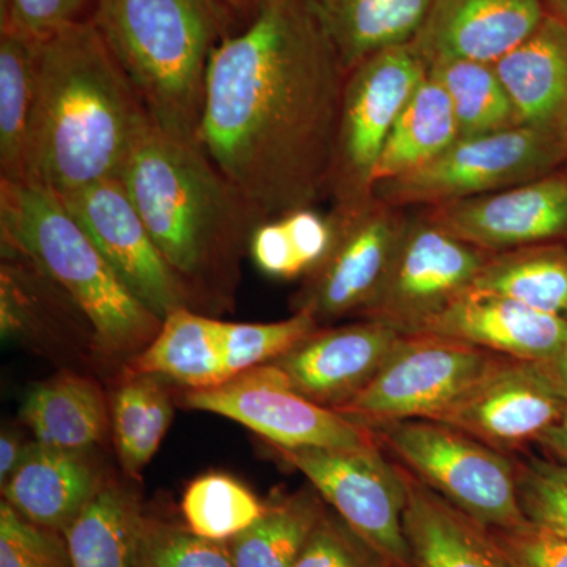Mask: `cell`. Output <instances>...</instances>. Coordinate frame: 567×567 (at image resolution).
I'll use <instances>...</instances> for the list:
<instances>
[{
    "label": "cell",
    "instance_id": "obj_22",
    "mask_svg": "<svg viewBox=\"0 0 567 567\" xmlns=\"http://www.w3.org/2000/svg\"><path fill=\"white\" fill-rule=\"evenodd\" d=\"M522 125L566 133L567 25L548 13L527 40L494 63Z\"/></svg>",
    "mask_w": 567,
    "mask_h": 567
},
{
    "label": "cell",
    "instance_id": "obj_14",
    "mask_svg": "<svg viewBox=\"0 0 567 567\" xmlns=\"http://www.w3.org/2000/svg\"><path fill=\"white\" fill-rule=\"evenodd\" d=\"M331 215L336 235L330 252L295 297V311L322 320L360 315L393 264L410 212L372 199L350 215Z\"/></svg>",
    "mask_w": 567,
    "mask_h": 567
},
{
    "label": "cell",
    "instance_id": "obj_16",
    "mask_svg": "<svg viewBox=\"0 0 567 567\" xmlns=\"http://www.w3.org/2000/svg\"><path fill=\"white\" fill-rule=\"evenodd\" d=\"M458 240L496 254L567 238V167L499 192L421 208Z\"/></svg>",
    "mask_w": 567,
    "mask_h": 567
},
{
    "label": "cell",
    "instance_id": "obj_13",
    "mask_svg": "<svg viewBox=\"0 0 567 567\" xmlns=\"http://www.w3.org/2000/svg\"><path fill=\"white\" fill-rule=\"evenodd\" d=\"M566 409L567 383L554 364L496 354L456 404L434 421L509 454L536 443Z\"/></svg>",
    "mask_w": 567,
    "mask_h": 567
},
{
    "label": "cell",
    "instance_id": "obj_20",
    "mask_svg": "<svg viewBox=\"0 0 567 567\" xmlns=\"http://www.w3.org/2000/svg\"><path fill=\"white\" fill-rule=\"evenodd\" d=\"M404 533L413 567H514L494 529L406 472Z\"/></svg>",
    "mask_w": 567,
    "mask_h": 567
},
{
    "label": "cell",
    "instance_id": "obj_17",
    "mask_svg": "<svg viewBox=\"0 0 567 567\" xmlns=\"http://www.w3.org/2000/svg\"><path fill=\"white\" fill-rule=\"evenodd\" d=\"M401 333L380 322L320 330L274 361L298 393L338 410L363 391L393 352Z\"/></svg>",
    "mask_w": 567,
    "mask_h": 567
},
{
    "label": "cell",
    "instance_id": "obj_25",
    "mask_svg": "<svg viewBox=\"0 0 567 567\" xmlns=\"http://www.w3.org/2000/svg\"><path fill=\"white\" fill-rule=\"evenodd\" d=\"M21 417L35 442L66 451L96 445L110 425L102 390L92 380L74 374L33 385L22 401Z\"/></svg>",
    "mask_w": 567,
    "mask_h": 567
},
{
    "label": "cell",
    "instance_id": "obj_42",
    "mask_svg": "<svg viewBox=\"0 0 567 567\" xmlns=\"http://www.w3.org/2000/svg\"><path fill=\"white\" fill-rule=\"evenodd\" d=\"M233 22L235 32L244 29L271 0H215Z\"/></svg>",
    "mask_w": 567,
    "mask_h": 567
},
{
    "label": "cell",
    "instance_id": "obj_24",
    "mask_svg": "<svg viewBox=\"0 0 567 567\" xmlns=\"http://www.w3.org/2000/svg\"><path fill=\"white\" fill-rule=\"evenodd\" d=\"M349 73L388 48L415 40L434 0H309Z\"/></svg>",
    "mask_w": 567,
    "mask_h": 567
},
{
    "label": "cell",
    "instance_id": "obj_31",
    "mask_svg": "<svg viewBox=\"0 0 567 567\" xmlns=\"http://www.w3.org/2000/svg\"><path fill=\"white\" fill-rule=\"evenodd\" d=\"M453 103L458 137L481 136L516 128V107L492 63L446 61L429 66Z\"/></svg>",
    "mask_w": 567,
    "mask_h": 567
},
{
    "label": "cell",
    "instance_id": "obj_18",
    "mask_svg": "<svg viewBox=\"0 0 567 567\" xmlns=\"http://www.w3.org/2000/svg\"><path fill=\"white\" fill-rule=\"evenodd\" d=\"M546 0H434L412 41L425 65L498 62L543 24Z\"/></svg>",
    "mask_w": 567,
    "mask_h": 567
},
{
    "label": "cell",
    "instance_id": "obj_11",
    "mask_svg": "<svg viewBox=\"0 0 567 567\" xmlns=\"http://www.w3.org/2000/svg\"><path fill=\"white\" fill-rule=\"evenodd\" d=\"M372 547L395 567H413L404 533L406 476L402 465L369 450L274 446Z\"/></svg>",
    "mask_w": 567,
    "mask_h": 567
},
{
    "label": "cell",
    "instance_id": "obj_2",
    "mask_svg": "<svg viewBox=\"0 0 567 567\" xmlns=\"http://www.w3.org/2000/svg\"><path fill=\"white\" fill-rule=\"evenodd\" d=\"M152 125L91 18L35 40L29 183L63 196L118 178Z\"/></svg>",
    "mask_w": 567,
    "mask_h": 567
},
{
    "label": "cell",
    "instance_id": "obj_8",
    "mask_svg": "<svg viewBox=\"0 0 567 567\" xmlns=\"http://www.w3.org/2000/svg\"><path fill=\"white\" fill-rule=\"evenodd\" d=\"M565 162V134L520 125L458 137L420 169L377 183L372 196L405 210L434 207L535 181Z\"/></svg>",
    "mask_w": 567,
    "mask_h": 567
},
{
    "label": "cell",
    "instance_id": "obj_33",
    "mask_svg": "<svg viewBox=\"0 0 567 567\" xmlns=\"http://www.w3.org/2000/svg\"><path fill=\"white\" fill-rule=\"evenodd\" d=\"M267 505L245 484L224 473L196 477L182 499L186 527L194 535L216 543H229L256 524Z\"/></svg>",
    "mask_w": 567,
    "mask_h": 567
},
{
    "label": "cell",
    "instance_id": "obj_5",
    "mask_svg": "<svg viewBox=\"0 0 567 567\" xmlns=\"http://www.w3.org/2000/svg\"><path fill=\"white\" fill-rule=\"evenodd\" d=\"M0 244L69 295L99 352H142L158 334L163 320L130 292L58 194L35 183L0 181Z\"/></svg>",
    "mask_w": 567,
    "mask_h": 567
},
{
    "label": "cell",
    "instance_id": "obj_6",
    "mask_svg": "<svg viewBox=\"0 0 567 567\" xmlns=\"http://www.w3.org/2000/svg\"><path fill=\"white\" fill-rule=\"evenodd\" d=\"M371 431L406 472L484 527L507 532L528 524L509 454L434 420L394 421Z\"/></svg>",
    "mask_w": 567,
    "mask_h": 567
},
{
    "label": "cell",
    "instance_id": "obj_23",
    "mask_svg": "<svg viewBox=\"0 0 567 567\" xmlns=\"http://www.w3.org/2000/svg\"><path fill=\"white\" fill-rule=\"evenodd\" d=\"M221 324L188 306L175 309L151 344L134 357L133 375L166 377L188 390L221 385L229 380Z\"/></svg>",
    "mask_w": 567,
    "mask_h": 567
},
{
    "label": "cell",
    "instance_id": "obj_7",
    "mask_svg": "<svg viewBox=\"0 0 567 567\" xmlns=\"http://www.w3.org/2000/svg\"><path fill=\"white\" fill-rule=\"evenodd\" d=\"M427 73L412 43L375 52L347 73L328 181L334 215H350L374 199L377 163Z\"/></svg>",
    "mask_w": 567,
    "mask_h": 567
},
{
    "label": "cell",
    "instance_id": "obj_29",
    "mask_svg": "<svg viewBox=\"0 0 567 567\" xmlns=\"http://www.w3.org/2000/svg\"><path fill=\"white\" fill-rule=\"evenodd\" d=\"M35 40L0 31V181H29Z\"/></svg>",
    "mask_w": 567,
    "mask_h": 567
},
{
    "label": "cell",
    "instance_id": "obj_30",
    "mask_svg": "<svg viewBox=\"0 0 567 567\" xmlns=\"http://www.w3.org/2000/svg\"><path fill=\"white\" fill-rule=\"evenodd\" d=\"M322 514L308 492L267 505L256 524L227 543L234 567H295Z\"/></svg>",
    "mask_w": 567,
    "mask_h": 567
},
{
    "label": "cell",
    "instance_id": "obj_32",
    "mask_svg": "<svg viewBox=\"0 0 567 567\" xmlns=\"http://www.w3.org/2000/svg\"><path fill=\"white\" fill-rule=\"evenodd\" d=\"M173 421V402L155 377L133 375L112 402V432L123 470L140 477Z\"/></svg>",
    "mask_w": 567,
    "mask_h": 567
},
{
    "label": "cell",
    "instance_id": "obj_4",
    "mask_svg": "<svg viewBox=\"0 0 567 567\" xmlns=\"http://www.w3.org/2000/svg\"><path fill=\"white\" fill-rule=\"evenodd\" d=\"M89 18L153 125L197 142L213 54L235 32L221 7L215 0H96Z\"/></svg>",
    "mask_w": 567,
    "mask_h": 567
},
{
    "label": "cell",
    "instance_id": "obj_27",
    "mask_svg": "<svg viewBox=\"0 0 567 567\" xmlns=\"http://www.w3.org/2000/svg\"><path fill=\"white\" fill-rule=\"evenodd\" d=\"M145 517L128 492L103 484L63 532L73 567H136Z\"/></svg>",
    "mask_w": 567,
    "mask_h": 567
},
{
    "label": "cell",
    "instance_id": "obj_28",
    "mask_svg": "<svg viewBox=\"0 0 567 567\" xmlns=\"http://www.w3.org/2000/svg\"><path fill=\"white\" fill-rule=\"evenodd\" d=\"M472 289L567 319V244L547 241L492 254Z\"/></svg>",
    "mask_w": 567,
    "mask_h": 567
},
{
    "label": "cell",
    "instance_id": "obj_34",
    "mask_svg": "<svg viewBox=\"0 0 567 567\" xmlns=\"http://www.w3.org/2000/svg\"><path fill=\"white\" fill-rule=\"evenodd\" d=\"M319 322L306 311L270 323L223 322V352L227 377L241 374L257 365L270 364L315 333Z\"/></svg>",
    "mask_w": 567,
    "mask_h": 567
},
{
    "label": "cell",
    "instance_id": "obj_19",
    "mask_svg": "<svg viewBox=\"0 0 567 567\" xmlns=\"http://www.w3.org/2000/svg\"><path fill=\"white\" fill-rule=\"evenodd\" d=\"M420 334L456 339L499 357L555 364L567 349V319L470 289Z\"/></svg>",
    "mask_w": 567,
    "mask_h": 567
},
{
    "label": "cell",
    "instance_id": "obj_15",
    "mask_svg": "<svg viewBox=\"0 0 567 567\" xmlns=\"http://www.w3.org/2000/svg\"><path fill=\"white\" fill-rule=\"evenodd\" d=\"M130 292L164 320L189 305L181 278L153 241L121 178L59 196Z\"/></svg>",
    "mask_w": 567,
    "mask_h": 567
},
{
    "label": "cell",
    "instance_id": "obj_9",
    "mask_svg": "<svg viewBox=\"0 0 567 567\" xmlns=\"http://www.w3.org/2000/svg\"><path fill=\"white\" fill-rule=\"evenodd\" d=\"M495 357L443 336H401L369 385L336 412L368 429L394 421L436 420Z\"/></svg>",
    "mask_w": 567,
    "mask_h": 567
},
{
    "label": "cell",
    "instance_id": "obj_12",
    "mask_svg": "<svg viewBox=\"0 0 567 567\" xmlns=\"http://www.w3.org/2000/svg\"><path fill=\"white\" fill-rule=\"evenodd\" d=\"M183 402L237 421L274 446L350 451L380 446L371 429L305 398L271 363L248 369L218 386L188 390Z\"/></svg>",
    "mask_w": 567,
    "mask_h": 567
},
{
    "label": "cell",
    "instance_id": "obj_36",
    "mask_svg": "<svg viewBox=\"0 0 567 567\" xmlns=\"http://www.w3.org/2000/svg\"><path fill=\"white\" fill-rule=\"evenodd\" d=\"M517 483L525 517L567 539V464L540 457L517 462Z\"/></svg>",
    "mask_w": 567,
    "mask_h": 567
},
{
    "label": "cell",
    "instance_id": "obj_47",
    "mask_svg": "<svg viewBox=\"0 0 567 567\" xmlns=\"http://www.w3.org/2000/svg\"><path fill=\"white\" fill-rule=\"evenodd\" d=\"M565 241H566V244H567V238H566V240H565Z\"/></svg>",
    "mask_w": 567,
    "mask_h": 567
},
{
    "label": "cell",
    "instance_id": "obj_38",
    "mask_svg": "<svg viewBox=\"0 0 567 567\" xmlns=\"http://www.w3.org/2000/svg\"><path fill=\"white\" fill-rule=\"evenodd\" d=\"M295 567H395L344 518L324 513Z\"/></svg>",
    "mask_w": 567,
    "mask_h": 567
},
{
    "label": "cell",
    "instance_id": "obj_26",
    "mask_svg": "<svg viewBox=\"0 0 567 567\" xmlns=\"http://www.w3.org/2000/svg\"><path fill=\"white\" fill-rule=\"evenodd\" d=\"M457 140L458 126L450 95L427 73L394 123L377 163L375 185L420 169Z\"/></svg>",
    "mask_w": 567,
    "mask_h": 567
},
{
    "label": "cell",
    "instance_id": "obj_39",
    "mask_svg": "<svg viewBox=\"0 0 567 567\" xmlns=\"http://www.w3.org/2000/svg\"><path fill=\"white\" fill-rule=\"evenodd\" d=\"M96 0H2L0 31L41 40L66 25L87 20Z\"/></svg>",
    "mask_w": 567,
    "mask_h": 567
},
{
    "label": "cell",
    "instance_id": "obj_44",
    "mask_svg": "<svg viewBox=\"0 0 567 567\" xmlns=\"http://www.w3.org/2000/svg\"><path fill=\"white\" fill-rule=\"evenodd\" d=\"M548 13L567 25V0H546Z\"/></svg>",
    "mask_w": 567,
    "mask_h": 567
},
{
    "label": "cell",
    "instance_id": "obj_43",
    "mask_svg": "<svg viewBox=\"0 0 567 567\" xmlns=\"http://www.w3.org/2000/svg\"><path fill=\"white\" fill-rule=\"evenodd\" d=\"M536 443L554 454L557 461L567 464V409L557 423L547 429Z\"/></svg>",
    "mask_w": 567,
    "mask_h": 567
},
{
    "label": "cell",
    "instance_id": "obj_21",
    "mask_svg": "<svg viewBox=\"0 0 567 567\" xmlns=\"http://www.w3.org/2000/svg\"><path fill=\"white\" fill-rule=\"evenodd\" d=\"M82 453L29 443L3 498L33 524L65 532L104 484Z\"/></svg>",
    "mask_w": 567,
    "mask_h": 567
},
{
    "label": "cell",
    "instance_id": "obj_35",
    "mask_svg": "<svg viewBox=\"0 0 567 567\" xmlns=\"http://www.w3.org/2000/svg\"><path fill=\"white\" fill-rule=\"evenodd\" d=\"M136 567H234L227 543L145 518Z\"/></svg>",
    "mask_w": 567,
    "mask_h": 567
},
{
    "label": "cell",
    "instance_id": "obj_1",
    "mask_svg": "<svg viewBox=\"0 0 567 567\" xmlns=\"http://www.w3.org/2000/svg\"><path fill=\"white\" fill-rule=\"evenodd\" d=\"M346 78L309 0H271L216 48L197 144L265 219L328 197Z\"/></svg>",
    "mask_w": 567,
    "mask_h": 567
},
{
    "label": "cell",
    "instance_id": "obj_40",
    "mask_svg": "<svg viewBox=\"0 0 567 567\" xmlns=\"http://www.w3.org/2000/svg\"><path fill=\"white\" fill-rule=\"evenodd\" d=\"M514 567H567V539L537 525L495 532Z\"/></svg>",
    "mask_w": 567,
    "mask_h": 567
},
{
    "label": "cell",
    "instance_id": "obj_37",
    "mask_svg": "<svg viewBox=\"0 0 567 567\" xmlns=\"http://www.w3.org/2000/svg\"><path fill=\"white\" fill-rule=\"evenodd\" d=\"M0 567H73L62 532L40 527L3 499L0 506Z\"/></svg>",
    "mask_w": 567,
    "mask_h": 567
},
{
    "label": "cell",
    "instance_id": "obj_3",
    "mask_svg": "<svg viewBox=\"0 0 567 567\" xmlns=\"http://www.w3.org/2000/svg\"><path fill=\"white\" fill-rule=\"evenodd\" d=\"M153 241L181 278L192 305L199 289L233 267L267 221L197 142L152 125L118 175Z\"/></svg>",
    "mask_w": 567,
    "mask_h": 567
},
{
    "label": "cell",
    "instance_id": "obj_45",
    "mask_svg": "<svg viewBox=\"0 0 567 567\" xmlns=\"http://www.w3.org/2000/svg\"><path fill=\"white\" fill-rule=\"evenodd\" d=\"M554 365L555 368H557L559 375H561L567 383V349L565 350V353H563L561 357H559V360Z\"/></svg>",
    "mask_w": 567,
    "mask_h": 567
},
{
    "label": "cell",
    "instance_id": "obj_46",
    "mask_svg": "<svg viewBox=\"0 0 567 567\" xmlns=\"http://www.w3.org/2000/svg\"><path fill=\"white\" fill-rule=\"evenodd\" d=\"M565 152H566V162H565V166L567 167V130H566V133H565Z\"/></svg>",
    "mask_w": 567,
    "mask_h": 567
},
{
    "label": "cell",
    "instance_id": "obj_41",
    "mask_svg": "<svg viewBox=\"0 0 567 567\" xmlns=\"http://www.w3.org/2000/svg\"><path fill=\"white\" fill-rule=\"evenodd\" d=\"M21 436L11 429H3L0 436V483H7L20 465L25 451Z\"/></svg>",
    "mask_w": 567,
    "mask_h": 567
},
{
    "label": "cell",
    "instance_id": "obj_10",
    "mask_svg": "<svg viewBox=\"0 0 567 567\" xmlns=\"http://www.w3.org/2000/svg\"><path fill=\"white\" fill-rule=\"evenodd\" d=\"M491 256L458 240L417 208L410 213L382 286L358 316L402 336L420 334L472 289Z\"/></svg>",
    "mask_w": 567,
    "mask_h": 567
}]
</instances>
